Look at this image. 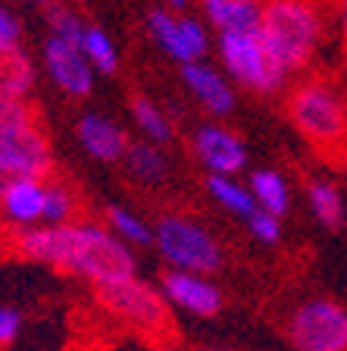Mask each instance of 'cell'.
Segmentation results:
<instances>
[{
	"label": "cell",
	"mask_w": 347,
	"mask_h": 351,
	"mask_svg": "<svg viewBox=\"0 0 347 351\" xmlns=\"http://www.w3.org/2000/svg\"><path fill=\"white\" fill-rule=\"evenodd\" d=\"M169 3H172V7H185V0H169Z\"/></svg>",
	"instance_id": "cell-33"
},
{
	"label": "cell",
	"mask_w": 347,
	"mask_h": 351,
	"mask_svg": "<svg viewBox=\"0 0 347 351\" xmlns=\"http://www.w3.org/2000/svg\"><path fill=\"white\" fill-rule=\"evenodd\" d=\"M125 157H129V173L135 176V179H141V182L153 185V182H163L166 179V157L159 151H153L151 145H129V151H125Z\"/></svg>",
	"instance_id": "cell-21"
},
{
	"label": "cell",
	"mask_w": 347,
	"mask_h": 351,
	"mask_svg": "<svg viewBox=\"0 0 347 351\" xmlns=\"http://www.w3.org/2000/svg\"><path fill=\"white\" fill-rule=\"evenodd\" d=\"M151 25H153V35L159 38V44H163L172 57H179V60H185V63H188L191 53H188V47H185V41H181L179 22H175L172 16H166L163 10H153V13H151Z\"/></svg>",
	"instance_id": "cell-22"
},
{
	"label": "cell",
	"mask_w": 347,
	"mask_h": 351,
	"mask_svg": "<svg viewBox=\"0 0 347 351\" xmlns=\"http://www.w3.org/2000/svg\"><path fill=\"white\" fill-rule=\"evenodd\" d=\"M247 223V229H250V235L253 239H260V241H266V245H275V241L282 239V226H279V217H272V213H266V210H257L250 213V217L244 219Z\"/></svg>",
	"instance_id": "cell-25"
},
{
	"label": "cell",
	"mask_w": 347,
	"mask_h": 351,
	"mask_svg": "<svg viewBox=\"0 0 347 351\" xmlns=\"http://www.w3.org/2000/svg\"><path fill=\"white\" fill-rule=\"evenodd\" d=\"M22 326H25V317H22L19 307L13 304H0V351L10 348V345L19 339Z\"/></svg>",
	"instance_id": "cell-26"
},
{
	"label": "cell",
	"mask_w": 347,
	"mask_h": 351,
	"mask_svg": "<svg viewBox=\"0 0 347 351\" xmlns=\"http://www.w3.org/2000/svg\"><path fill=\"white\" fill-rule=\"evenodd\" d=\"M91 292H94V304L103 314L135 332H144L151 339L172 332V307L166 304L157 285L144 282V279H116V282L94 285Z\"/></svg>",
	"instance_id": "cell-4"
},
{
	"label": "cell",
	"mask_w": 347,
	"mask_h": 351,
	"mask_svg": "<svg viewBox=\"0 0 347 351\" xmlns=\"http://www.w3.org/2000/svg\"><path fill=\"white\" fill-rule=\"evenodd\" d=\"M222 57L244 85L257 91H275L285 82V69L257 32H222Z\"/></svg>",
	"instance_id": "cell-8"
},
{
	"label": "cell",
	"mask_w": 347,
	"mask_h": 351,
	"mask_svg": "<svg viewBox=\"0 0 347 351\" xmlns=\"http://www.w3.org/2000/svg\"><path fill=\"white\" fill-rule=\"evenodd\" d=\"M44 179H7L0 185V217L10 232L35 229L44 223Z\"/></svg>",
	"instance_id": "cell-10"
},
{
	"label": "cell",
	"mask_w": 347,
	"mask_h": 351,
	"mask_svg": "<svg viewBox=\"0 0 347 351\" xmlns=\"http://www.w3.org/2000/svg\"><path fill=\"white\" fill-rule=\"evenodd\" d=\"M285 117L322 163L347 173V97L341 75L304 73L285 95Z\"/></svg>",
	"instance_id": "cell-2"
},
{
	"label": "cell",
	"mask_w": 347,
	"mask_h": 351,
	"mask_svg": "<svg viewBox=\"0 0 347 351\" xmlns=\"http://www.w3.org/2000/svg\"><path fill=\"white\" fill-rule=\"evenodd\" d=\"M341 85H344V95H347V79H344V75H341Z\"/></svg>",
	"instance_id": "cell-34"
},
{
	"label": "cell",
	"mask_w": 347,
	"mask_h": 351,
	"mask_svg": "<svg viewBox=\"0 0 347 351\" xmlns=\"http://www.w3.org/2000/svg\"><path fill=\"white\" fill-rule=\"evenodd\" d=\"M153 248L163 257L166 270L210 276L222 267V248L207 229L191 217L163 213L153 226Z\"/></svg>",
	"instance_id": "cell-5"
},
{
	"label": "cell",
	"mask_w": 347,
	"mask_h": 351,
	"mask_svg": "<svg viewBox=\"0 0 347 351\" xmlns=\"http://www.w3.org/2000/svg\"><path fill=\"white\" fill-rule=\"evenodd\" d=\"M229 3L231 0H207V13L216 22L219 29H225V16H229Z\"/></svg>",
	"instance_id": "cell-30"
},
{
	"label": "cell",
	"mask_w": 347,
	"mask_h": 351,
	"mask_svg": "<svg viewBox=\"0 0 347 351\" xmlns=\"http://www.w3.org/2000/svg\"><path fill=\"white\" fill-rule=\"evenodd\" d=\"M44 57H47V66H51L53 79H57L69 95H88V91H91V69H88L85 57H81V47L63 41V38H51Z\"/></svg>",
	"instance_id": "cell-12"
},
{
	"label": "cell",
	"mask_w": 347,
	"mask_h": 351,
	"mask_svg": "<svg viewBox=\"0 0 347 351\" xmlns=\"http://www.w3.org/2000/svg\"><path fill=\"white\" fill-rule=\"evenodd\" d=\"M47 16H51L53 29H57V38H63V41H69V44H75V47H81V35H85V32L79 29L75 16H69L66 10H60V7H53Z\"/></svg>",
	"instance_id": "cell-27"
},
{
	"label": "cell",
	"mask_w": 347,
	"mask_h": 351,
	"mask_svg": "<svg viewBox=\"0 0 347 351\" xmlns=\"http://www.w3.org/2000/svg\"><path fill=\"white\" fill-rule=\"evenodd\" d=\"M3 254L19 261L53 267L63 276H79L91 289L116 279H129L138 273V261L125 241H119L107 226L94 219L63 223V226L7 229Z\"/></svg>",
	"instance_id": "cell-1"
},
{
	"label": "cell",
	"mask_w": 347,
	"mask_h": 351,
	"mask_svg": "<svg viewBox=\"0 0 347 351\" xmlns=\"http://www.w3.org/2000/svg\"><path fill=\"white\" fill-rule=\"evenodd\" d=\"M335 16L338 13L329 0H266L260 10V35L282 63L285 75H304L310 69Z\"/></svg>",
	"instance_id": "cell-3"
},
{
	"label": "cell",
	"mask_w": 347,
	"mask_h": 351,
	"mask_svg": "<svg viewBox=\"0 0 347 351\" xmlns=\"http://www.w3.org/2000/svg\"><path fill=\"white\" fill-rule=\"evenodd\" d=\"M131 110H135L138 123L144 125V129L151 132L153 138H157V141H169V135H172V132H169L166 119L159 117V113H157V107H153L151 101H144V97H141V95H135V97H131Z\"/></svg>",
	"instance_id": "cell-24"
},
{
	"label": "cell",
	"mask_w": 347,
	"mask_h": 351,
	"mask_svg": "<svg viewBox=\"0 0 347 351\" xmlns=\"http://www.w3.org/2000/svg\"><path fill=\"white\" fill-rule=\"evenodd\" d=\"M107 229L119 241H125L129 248H147V245H153V229L141 217L125 210V207H116V204L107 207Z\"/></svg>",
	"instance_id": "cell-19"
},
{
	"label": "cell",
	"mask_w": 347,
	"mask_h": 351,
	"mask_svg": "<svg viewBox=\"0 0 347 351\" xmlns=\"http://www.w3.org/2000/svg\"><path fill=\"white\" fill-rule=\"evenodd\" d=\"M79 138L81 145H85V151L91 154V157H97V160H119V157H125V151H129V135H125L123 129L116 123H110V119H101V117H85L79 125Z\"/></svg>",
	"instance_id": "cell-14"
},
{
	"label": "cell",
	"mask_w": 347,
	"mask_h": 351,
	"mask_svg": "<svg viewBox=\"0 0 347 351\" xmlns=\"http://www.w3.org/2000/svg\"><path fill=\"white\" fill-rule=\"evenodd\" d=\"M185 82L194 88V95L201 97L203 104L216 113H229L231 110V91L225 88V82L219 79L213 69H203V66H194V63H185Z\"/></svg>",
	"instance_id": "cell-16"
},
{
	"label": "cell",
	"mask_w": 347,
	"mask_h": 351,
	"mask_svg": "<svg viewBox=\"0 0 347 351\" xmlns=\"http://www.w3.org/2000/svg\"><path fill=\"white\" fill-rule=\"evenodd\" d=\"M57 169L44 113L0 125V179H47Z\"/></svg>",
	"instance_id": "cell-7"
},
{
	"label": "cell",
	"mask_w": 347,
	"mask_h": 351,
	"mask_svg": "<svg viewBox=\"0 0 347 351\" xmlns=\"http://www.w3.org/2000/svg\"><path fill=\"white\" fill-rule=\"evenodd\" d=\"M81 51L91 57L94 66H101L103 73H116V51L101 29H88L85 35H81Z\"/></svg>",
	"instance_id": "cell-23"
},
{
	"label": "cell",
	"mask_w": 347,
	"mask_h": 351,
	"mask_svg": "<svg viewBox=\"0 0 347 351\" xmlns=\"http://www.w3.org/2000/svg\"><path fill=\"white\" fill-rule=\"evenodd\" d=\"M3 182H7V179H0V185H3Z\"/></svg>",
	"instance_id": "cell-37"
},
{
	"label": "cell",
	"mask_w": 347,
	"mask_h": 351,
	"mask_svg": "<svg viewBox=\"0 0 347 351\" xmlns=\"http://www.w3.org/2000/svg\"><path fill=\"white\" fill-rule=\"evenodd\" d=\"M207 189H210V195L216 197L225 210L238 213L241 219H247L253 210H257V201H253L250 191L241 189L238 182H231L229 176H210V179H207Z\"/></svg>",
	"instance_id": "cell-20"
},
{
	"label": "cell",
	"mask_w": 347,
	"mask_h": 351,
	"mask_svg": "<svg viewBox=\"0 0 347 351\" xmlns=\"http://www.w3.org/2000/svg\"><path fill=\"white\" fill-rule=\"evenodd\" d=\"M307 197H310V207L316 213V219L326 229H341L344 226V201H341V191L332 182H307Z\"/></svg>",
	"instance_id": "cell-18"
},
{
	"label": "cell",
	"mask_w": 347,
	"mask_h": 351,
	"mask_svg": "<svg viewBox=\"0 0 347 351\" xmlns=\"http://www.w3.org/2000/svg\"><path fill=\"white\" fill-rule=\"evenodd\" d=\"M44 191H47V201H44L41 226H63V223L88 219L85 195L79 191V185H73V179H66V173L60 167L44 179Z\"/></svg>",
	"instance_id": "cell-11"
},
{
	"label": "cell",
	"mask_w": 347,
	"mask_h": 351,
	"mask_svg": "<svg viewBox=\"0 0 347 351\" xmlns=\"http://www.w3.org/2000/svg\"><path fill=\"white\" fill-rule=\"evenodd\" d=\"M329 3H332V7H335V10H338V0H329Z\"/></svg>",
	"instance_id": "cell-36"
},
{
	"label": "cell",
	"mask_w": 347,
	"mask_h": 351,
	"mask_svg": "<svg viewBox=\"0 0 347 351\" xmlns=\"http://www.w3.org/2000/svg\"><path fill=\"white\" fill-rule=\"evenodd\" d=\"M179 32H181V41H185V47H188L191 60L201 57V53L207 51V38H203L201 25H194L191 19H181V22H179Z\"/></svg>",
	"instance_id": "cell-28"
},
{
	"label": "cell",
	"mask_w": 347,
	"mask_h": 351,
	"mask_svg": "<svg viewBox=\"0 0 347 351\" xmlns=\"http://www.w3.org/2000/svg\"><path fill=\"white\" fill-rule=\"evenodd\" d=\"M3 241H7V223H3V217H0V251H3Z\"/></svg>",
	"instance_id": "cell-32"
},
{
	"label": "cell",
	"mask_w": 347,
	"mask_h": 351,
	"mask_svg": "<svg viewBox=\"0 0 347 351\" xmlns=\"http://www.w3.org/2000/svg\"><path fill=\"white\" fill-rule=\"evenodd\" d=\"M344 97H347V95H344Z\"/></svg>",
	"instance_id": "cell-38"
},
{
	"label": "cell",
	"mask_w": 347,
	"mask_h": 351,
	"mask_svg": "<svg viewBox=\"0 0 347 351\" xmlns=\"http://www.w3.org/2000/svg\"><path fill=\"white\" fill-rule=\"evenodd\" d=\"M159 292L166 298L172 311L191 317H216L222 311V292L210 276H197V273H181V270H166L159 276Z\"/></svg>",
	"instance_id": "cell-9"
},
{
	"label": "cell",
	"mask_w": 347,
	"mask_h": 351,
	"mask_svg": "<svg viewBox=\"0 0 347 351\" xmlns=\"http://www.w3.org/2000/svg\"><path fill=\"white\" fill-rule=\"evenodd\" d=\"M35 82V69L19 44L0 41V97H25Z\"/></svg>",
	"instance_id": "cell-15"
},
{
	"label": "cell",
	"mask_w": 347,
	"mask_h": 351,
	"mask_svg": "<svg viewBox=\"0 0 347 351\" xmlns=\"http://www.w3.org/2000/svg\"><path fill=\"white\" fill-rule=\"evenodd\" d=\"M194 147L197 157L213 169V176H231L244 169V145L225 129H201Z\"/></svg>",
	"instance_id": "cell-13"
},
{
	"label": "cell",
	"mask_w": 347,
	"mask_h": 351,
	"mask_svg": "<svg viewBox=\"0 0 347 351\" xmlns=\"http://www.w3.org/2000/svg\"><path fill=\"white\" fill-rule=\"evenodd\" d=\"M0 41H3V44H16V41H19V22H16L7 10H0Z\"/></svg>",
	"instance_id": "cell-29"
},
{
	"label": "cell",
	"mask_w": 347,
	"mask_h": 351,
	"mask_svg": "<svg viewBox=\"0 0 347 351\" xmlns=\"http://www.w3.org/2000/svg\"><path fill=\"white\" fill-rule=\"evenodd\" d=\"M250 195L257 201V207L272 213V217H282L288 210V185L272 169H260V173L250 176Z\"/></svg>",
	"instance_id": "cell-17"
},
{
	"label": "cell",
	"mask_w": 347,
	"mask_h": 351,
	"mask_svg": "<svg viewBox=\"0 0 347 351\" xmlns=\"http://www.w3.org/2000/svg\"><path fill=\"white\" fill-rule=\"evenodd\" d=\"M291 351H347V307L316 295L294 307L285 320Z\"/></svg>",
	"instance_id": "cell-6"
},
{
	"label": "cell",
	"mask_w": 347,
	"mask_h": 351,
	"mask_svg": "<svg viewBox=\"0 0 347 351\" xmlns=\"http://www.w3.org/2000/svg\"><path fill=\"white\" fill-rule=\"evenodd\" d=\"M207 351H231V348H207Z\"/></svg>",
	"instance_id": "cell-35"
},
{
	"label": "cell",
	"mask_w": 347,
	"mask_h": 351,
	"mask_svg": "<svg viewBox=\"0 0 347 351\" xmlns=\"http://www.w3.org/2000/svg\"><path fill=\"white\" fill-rule=\"evenodd\" d=\"M338 19H341V51L347 63V0H338Z\"/></svg>",
	"instance_id": "cell-31"
}]
</instances>
